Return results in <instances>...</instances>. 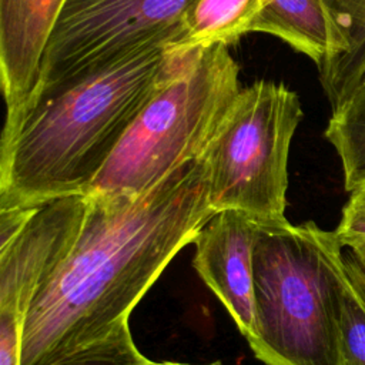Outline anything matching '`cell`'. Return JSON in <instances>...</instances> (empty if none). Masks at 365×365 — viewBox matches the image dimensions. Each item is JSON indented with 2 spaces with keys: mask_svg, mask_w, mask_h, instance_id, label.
Listing matches in <instances>:
<instances>
[{
  "mask_svg": "<svg viewBox=\"0 0 365 365\" xmlns=\"http://www.w3.org/2000/svg\"><path fill=\"white\" fill-rule=\"evenodd\" d=\"M143 365H191V364H182V362H174V361H153L145 358ZM207 365H220V364H207Z\"/></svg>",
  "mask_w": 365,
  "mask_h": 365,
  "instance_id": "obj_19",
  "label": "cell"
},
{
  "mask_svg": "<svg viewBox=\"0 0 365 365\" xmlns=\"http://www.w3.org/2000/svg\"><path fill=\"white\" fill-rule=\"evenodd\" d=\"M87 197L71 195L38 207L21 232L0 247V339L23 342L30 308L74 245Z\"/></svg>",
  "mask_w": 365,
  "mask_h": 365,
  "instance_id": "obj_7",
  "label": "cell"
},
{
  "mask_svg": "<svg viewBox=\"0 0 365 365\" xmlns=\"http://www.w3.org/2000/svg\"><path fill=\"white\" fill-rule=\"evenodd\" d=\"M258 224L240 211L225 210L194 238L192 265L222 302L247 342L255 331L254 245Z\"/></svg>",
  "mask_w": 365,
  "mask_h": 365,
  "instance_id": "obj_8",
  "label": "cell"
},
{
  "mask_svg": "<svg viewBox=\"0 0 365 365\" xmlns=\"http://www.w3.org/2000/svg\"><path fill=\"white\" fill-rule=\"evenodd\" d=\"M325 137L341 160L344 185L351 192L365 181V76L349 97L332 110Z\"/></svg>",
  "mask_w": 365,
  "mask_h": 365,
  "instance_id": "obj_13",
  "label": "cell"
},
{
  "mask_svg": "<svg viewBox=\"0 0 365 365\" xmlns=\"http://www.w3.org/2000/svg\"><path fill=\"white\" fill-rule=\"evenodd\" d=\"M191 1L66 0L44 48L36 87L158 40L177 41Z\"/></svg>",
  "mask_w": 365,
  "mask_h": 365,
  "instance_id": "obj_6",
  "label": "cell"
},
{
  "mask_svg": "<svg viewBox=\"0 0 365 365\" xmlns=\"http://www.w3.org/2000/svg\"><path fill=\"white\" fill-rule=\"evenodd\" d=\"M325 9L331 47L318 66L319 80L338 108L355 90L365 73V0H321Z\"/></svg>",
  "mask_w": 365,
  "mask_h": 365,
  "instance_id": "obj_10",
  "label": "cell"
},
{
  "mask_svg": "<svg viewBox=\"0 0 365 365\" xmlns=\"http://www.w3.org/2000/svg\"><path fill=\"white\" fill-rule=\"evenodd\" d=\"M344 259H345V257H344ZM345 262H346V264H348V267H349V268H351V269H352V271H354V272H355V275H356V277H358V279H359V281H361V284H362V287H364V289H365V282H364V279H362V278H361V275H359V274H358V271H356V269H355V268H354V267H352V265H351V264H349V262H348V261H346V259H345Z\"/></svg>",
  "mask_w": 365,
  "mask_h": 365,
  "instance_id": "obj_20",
  "label": "cell"
},
{
  "mask_svg": "<svg viewBox=\"0 0 365 365\" xmlns=\"http://www.w3.org/2000/svg\"><path fill=\"white\" fill-rule=\"evenodd\" d=\"M262 0H192L187 7L174 47L207 48L235 43L254 27L262 13Z\"/></svg>",
  "mask_w": 365,
  "mask_h": 365,
  "instance_id": "obj_11",
  "label": "cell"
},
{
  "mask_svg": "<svg viewBox=\"0 0 365 365\" xmlns=\"http://www.w3.org/2000/svg\"><path fill=\"white\" fill-rule=\"evenodd\" d=\"M364 76H365V73H364ZM364 76H362V77H364ZM361 80H362V78H361Z\"/></svg>",
  "mask_w": 365,
  "mask_h": 365,
  "instance_id": "obj_21",
  "label": "cell"
},
{
  "mask_svg": "<svg viewBox=\"0 0 365 365\" xmlns=\"http://www.w3.org/2000/svg\"><path fill=\"white\" fill-rule=\"evenodd\" d=\"M254 31L272 34L319 66L329 53L331 31L321 0H262Z\"/></svg>",
  "mask_w": 365,
  "mask_h": 365,
  "instance_id": "obj_12",
  "label": "cell"
},
{
  "mask_svg": "<svg viewBox=\"0 0 365 365\" xmlns=\"http://www.w3.org/2000/svg\"><path fill=\"white\" fill-rule=\"evenodd\" d=\"M341 247L365 244V181L358 184L342 208L338 227L334 230Z\"/></svg>",
  "mask_w": 365,
  "mask_h": 365,
  "instance_id": "obj_16",
  "label": "cell"
},
{
  "mask_svg": "<svg viewBox=\"0 0 365 365\" xmlns=\"http://www.w3.org/2000/svg\"><path fill=\"white\" fill-rule=\"evenodd\" d=\"M145 356L133 341L128 321L96 341L50 365H143Z\"/></svg>",
  "mask_w": 365,
  "mask_h": 365,
  "instance_id": "obj_15",
  "label": "cell"
},
{
  "mask_svg": "<svg viewBox=\"0 0 365 365\" xmlns=\"http://www.w3.org/2000/svg\"><path fill=\"white\" fill-rule=\"evenodd\" d=\"M66 0H0V80L6 113L37 86L44 48Z\"/></svg>",
  "mask_w": 365,
  "mask_h": 365,
  "instance_id": "obj_9",
  "label": "cell"
},
{
  "mask_svg": "<svg viewBox=\"0 0 365 365\" xmlns=\"http://www.w3.org/2000/svg\"><path fill=\"white\" fill-rule=\"evenodd\" d=\"M301 120L299 97L287 86L259 80L241 88L201 157L215 214L234 210L258 225L288 222V155Z\"/></svg>",
  "mask_w": 365,
  "mask_h": 365,
  "instance_id": "obj_5",
  "label": "cell"
},
{
  "mask_svg": "<svg viewBox=\"0 0 365 365\" xmlns=\"http://www.w3.org/2000/svg\"><path fill=\"white\" fill-rule=\"evenodd\" d=\"M214 214L201 158L141 194L87 197L74 245L27 315L21 365H50L127 322Z\"/></svg>",
  "mask_w": 365,
  "mask_h": 365,
  "instance_id": "obj_1",
  "label": "cell"
},
{
  "mask_svg": "<svg viewBox=\"0 0 365 365\" xmlns=\"http://www.w3.org/2000/svg\"><path fill=\"white\" fill-rule=\"evenodd\" d=\"M158 40L36 87L6 113L0 208L87 195L127 130L190 50Z\"/></svg>",
  "mask_w": 365,
  "mask_h": 365,
  "instance_id": "obj_2",
  "label": "cell"
},
{
  "mask_svg": "<svg viewBox=\"0 0 365 365\" xmlns=\"http://www.w3.org/2000/svg\"><path fill=\"white\" fill-rule=\"evenodd\" d=\"M344 257L358 271V274L365 282V244L349 248L348 254Z\"/></svg>",
  "mask_w": 365,
  "mask_h": 365,
  "instance_id": "obj_18",
  "label": "cell"
},
{
  "mask_svg": "<svg viewBox=\"0 0 365 365\" xmlns=\"http://www.w3.org/2000/svg\"><path fill=\"white\" fill-rule=\"evenodd\" d=\"M346 267L339 321V365H365V289Z\"/></svg>",
  "mask_w": 365,
  "mask_h": 365,
  "instance_id": "obj_14",
  "label": "cell"
},
{
  "mask_svg": "<svg viewBox=\"0 0 365 365\" xmlns=\"http://www.w3.org/2000/svg\"><path fill=\"white\" fill-rule=\"evenodd\" d=\"M238 73L224 44L187 51L141 108L87 197L141 194L201 158L241 91Z\"/></svg>",
  "mask_w": 365,
  "mask_h": 365,
  "instance_id": "obj_4",
  "label": "cell"
},
{
  "mask_svg": "<svg viewBox=\"0 0 365 365\" xmlns=\"http://www.w3.org/2000/svg\"><path fill=\"white\" fill-rule=\"evenodd\" d=\"M38 207L0 208V247L11 242L27 225Z\"/></svg>",
  "mask_w": 365,
  "mask_h": 365,
  "instance_id": "obj_17",
  "label": "cell"
},
{
  "mask_svg": "<svg viewBox=\"0 0 365 365\" xmlns=\"http://www.w3.org/2000/svg\"><path fill=\"white\" fill-rule=\"evenodd\" d=\"M345 278L334 231L314 221L258 225L254 355L267 365H339Z\"/></svg>",
  "mask_w": 365,
  "mask_h": 365,
  "instance_id": "obj_3",
  "label": "cell"
}]
</instances>
